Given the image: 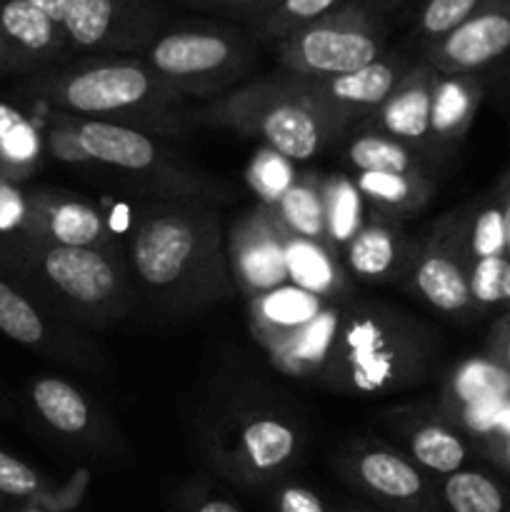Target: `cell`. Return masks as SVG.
<instances>
[{
    "label": "cell",
    "instance_id": "4316f807",
    "mask_svg": "<svg viewBox=\"0 0 510 512\" xmlns=\"http://www.w3.org/2000/svg\"><path fill=\"white\" fill-rule=\"evenodd\" d=\"M325 243L348 245L363 228V195L348 175H330L323 180Z\"/></svg>",
    "mask_w": 510,
    "mask_h": 512
},
{
    "label": "cell",
    "instance_id": "9c48e42d",
    "mask_svg": "<svg viewBox=\"0 0 510 512\" xmlns=\"http://www.w3.org/2000/svg\"><path fill=\"white\" fill-rule=\"evenodd\" d=\"M65 115V113H63ZM70 128L78 135L90 163L108 165L130 175H153L158 183L168 185L175 193H195L198 183L190 175L180 173L175 160L163 150L158 140L133 125L113 123V120H88L65 115Z\"/></svg>",
    "mask_w": 510,
    "mask_h": 512
},
{
    "label": "cell",
    "instance_id": "8d00e7d4",
    "mask_svg": "<svg viewBox=\"0 0 510 512\" xmlns=\"http://www.w3.org/2000/svg\"><path fill=\"white\" fill-rule=\"evenodd\" d=\"M50 485L43 475L15 455L0 450V495L18 503L38 508L50 495Z\"/></svg>",
    "mask_w": 510,
    "mask_h": 512
},
{
    "label": "cell",
    "instance_id": "7bdbcfd3",
    "mask_svg": "<svg viewBox=\"0 0 510 512\" xmlns=\"http://www.w3.org/2000/svg\"><path fill=\"white\" fill-rule=\"evenodd\" d=\"M500 208H503V225H505V255H510V178L505 180L503 193H500Z\"/></svg>",
    "mask_w": 510,
    "mask_h": 512
},
{
    "label": "cell",
    "instance_id": "9a60e30c",
    "mask_svg": "<svg viewBox=\"0 0 510 512\" xmlns=\"http://www.w3.org/2000/svg\"><path fill=\"white\" fill-rule=\"evenodd\" d=\"M348 475L360 490L400 512H438L423 473L398 453L383 448L360 450L350 458Z\"/></svg>",
    "mask_w": 510,
    "mask_h": 512
},
{
    "label": "cell",
    "instance_id": "603a6c76",
    "mask_svg": "<svg viewBox=\"0 0 510 512\" xmlns=\"http://www.w3.org/2000/svg\"><path fill=\"white\" fill-rule=\"evenodd\" d=\"M30 400L40 418L60 435L78 438L93 425V410L75 385L60 378H40L30 385Z\"/></svg>",
    "mask_w": 510,
    "mask_h": 512
},
{
    "label": "cell",
    "instance_id": "e0dca14e",
    "mask_svg": "<svg viewBox=\"0 0 510 512\" xmlns=\"http://www.w3.org/2000/svg\"><path fill=\"white\" fill-rule=\"evenodd\" d=\"M438 70L430 63H415L390 98L370 118L380 133L410 145H430V110Z\"/></svg>",
    "mask_w": 510,
    "mask_h": 512
},
{
    "label": "cell",
    "instance_id": "836d02e7",
    "mask_svg": "<svg viewBox=\"0 0 510 512\" xmlns=\"http://www.w3.org/2000/svg\"><path fill=\"white\" fill-rule=\"evenodd\" d=\"M458 240L470 263L483 258H495V255H505V225L500 198L483 205L473 218H468V223L458 233Z\"/></svg>",
    "mask_w": 510,
    "mask_h": 512
},
{
    "label": "cell",
    "instance_id": "5b68a950",
    "mask_svg": "<svg viewBox=\"0 0 510 512\" xmlns=\"http://www.w3.org/2000/svg\"><path fill=\"white\" fill-rule=\"evenodd\" d=\"M280 68L298 78H333L365 68L388 53V23L370 0H350L318 23L275 43Z\"/></svg>",
    "mask_w": 510,
    "mask_h": 512
},
{
    "label": "cell",
    "instance_id": "e575fe53",
    "mask_svg": "<svg viewBox=\"0 0 510 512\" xmlns=\"http://www.w3.org/2000/svg\"><path fill=\"white\" fill-rule=\"evenodd\" d=\"M483 3L485 0H423L415 20V33L423 50L433 48L445 35L460 28Z\"/></svg>",
    "mask_w": 510,
    "mask_h": 512
},
{
    "label": "cell",
    "instance_id": "bcb514c9",
    "mask_svg": "<svg viewBox=\"0 0 510 512\" xmlns=\"http://www.w3.org/2000/svg\"><path fill=\"white\" fill-rule=\"evenodd\" d=\"M345 512H370V510H365V508H355V505H348V508H345Z\"/></svg>",
    "mask_w": 510,
    "mask_h": 512
},
{
    "label": "cell",
    "instance_id": "d6986e66",
    "mask_svg": "<svg viewBox=\"0 0 510 512\" xmlns=\"http://www.w3.org/2000/svg\"><path fill=\"white\" fill-rule=\"evenodd\" d=\"M483 88L475 75H440L433 88L430 110V145L453 148L465 138L478 113Z\"/></svg>",
    "mask_w": 510,
    "mask_h": 512
},
{
    "label": "cell",
    "instance_id": "ba28073f",
    "mask_svg": "<svg viewBox=\"0 0 510 512\" xmlns=\"http://www.w3.org/2000/svg\"><path fill=\"white\" fill-rule=\"evenodd\" d=\"M415 343L405 335H393L375 315L360 318L340 335V348L333 343L328 363L335 378H345L360 393H378L385 388L415 380Z\"/></svg>",
    "mask_w": 510,
    "mask_h": 512
},
{
    "label": "cell",
    "instance_id": "d590c367",
    "mask_svg": "<svg viewBox=\"0 0 510 512\" xmlns=\"http://www.w3.org/2000/svg\"><path fill=\"white\" fill-rule=\"evenodd\" d=\"M470 293L480 308H510V255L470 263Z\"/></svg>",
    "mask_w": 510,
    "mask_h": 512
},
{
    "label": "cell",
    "instance_id": "cb8c5ba5",
    "mask_svg": "<svg viewBox=\"0 0 510 512\" xmlns=\"http://www.w3.org/2000/svg\"><path fill=\"white\" fill-rule=\"evenodd\" d=\"M270 213L285 233L325 243L323 180H318L315 175H298Z\"/></svg>",
    "mask_w": 510,
    "mask_h": 512
},
{
    "label": "cell",
    "instance_id": "d6a6232c",
    "mask_svg": "<svg viewBox=\"0 0 510 512\" xmlns=\"http://www.w3.org/2000/svg\"><path fill=\"white\" fill-rule=\"evenodd\" d=\"M510 373L493 360H473L458 368L450 380L445 400L455 405V410L465 405L485 403V400H508Z\"/></svg>",
    "mask_w": 510,
    "mask_h": 512
},
{
    "label": "cell",
    "instance_id": "4fadbf2b",
    "mask_svg": "<svg viewBox=\"0 0 510 512\" xmlns=\"http://www.w3.org/2000/svg\"><path fill=\"white\" fill-rule=\"evenodd\" d=\"M230 270L240 288L265 295L288 280L285 230L268 208L240 220L230 235Z\"/></svg>",
    "mask_w": 510,
    "mask_h": 512
},
{
    "label": "cell",
    "instance_id": "ac0fdd59",
    "mask_svg": "<svg viewBox=\"0 0 510 512\" xmlns=\"http://www.w3.org/2000/svg\"><path fill=\"white\" fill-rule=\"evenodd\" d=\"M298 435L285 420L250 418L235 438V473L245 483H260L278 475L293 460Z\"/></svg>",
    "mask_w": 510,
    "mask_h": 512
},
{
    "label": "cell",
    "instance_id": "ffe728a7",
    "mask_svg": "<svg viewBox=\"0 0 510 512\" xmlns=\"http://www.w3.org/2000/svg\"><path fill=\"white\" fill-rule=\"evenodd\" d=\"M405 260V235L385 223H370L345 245V265L360 280L380 283L393 278Z\"/></svg>",
    "mask_w": 510,
    "mask_h": 512
},
{
    "label": "cell",
    "instance_id": "2e32d148",
    "mask_svg": "<svg viewBox=\"0 0 510 512\" xmlns=\"http://www.w3.org/2000/svg\"><path fill=\"white\" fill-rule=\"evenodd\" d=\"M470 260L460 245L458 233H443L428 243L420 253L415 265L413 283L415 290L428 300L433 308L443 313L460 315L473 308V293H470Z\"/></svg>",
    "mask_w": 510,
    "mask_h": 512
},
{
    "label": "cell",
    "instance_id": "60d3db41",
    "mask_svg": "<svg viewBox=\"0 0 510 512\" xmlns=\"http://www.w3.org/2000/svg\"><path fill=\"white\" fill-rule=\"evenodd\" d=\"M275 505H278V512H333L318 493L303 485H283L278 490Z\"/></svg>",
    "mask_w": 510,
    "mask_h": 512
},
{
    "label": "cell",
    "instance_id": "277c9868",
    "mask_svg": "<svg viewBox=\"0 0 510 512\" xmlns=\"http://www.w3.org/2000/svg\"><path fill=\"white\" fill-rule=\"evenodd\" d=\"M0 270L55 295L80 318H118L128 308V280L105 248L0 238Z\"/></svg>",
    "mask_w": 510,
    "mask_h": 512
},
{
    "label": "cell",
    "instance_id": "4dcf8cb0",
    "mask_svg": "<svg viewBox=\"0 0 510 512\" xmlns=\"http://www.w3.org/2000/svg\"><path fill=\"white\" fill-rule=\"evenodd\" d=\"M350 0H275L263 15H260L253 25L255 35L265 43H278V40L288 38L295 30L305 28V25L318 23L325 15L335 13Z\"/></svg>",
    "mask_w": 510,
    "mask_h": 512
},
{
    "label": "cell",
    "instance_id": "7402d4cb",
    "mask_svg": "<svg viewBox=\"0 0 510 512\" xmlns=\"http://www.w3.org/2000/svg\"><path fill=\"white\" fill-rule=\"evenodd\" d=\"M43 138L20 110L0 100V180L23 183L38 170Z\"/></svg>",
    "mask_w": 510,
    "mask_h": 512
},
{
    "label": "cell",
    "instance_id": "6da1fadb",
    "mask_svg": "<svg viewBox=\"0 0 510 512\" xmlns=\"http://www.w3.org/2000/svg\"><path fill=\"white\" fill-rule=\"evenodd\" d=\"M20 93L75 118L113 120L145 133H175L180 128L170 108L183 93L165 83L143 58L55 65L30 75Z\"/></svg>",
    "mask_w": 510,
    "mask_h": 512
},
{
    "label": "cell",
    "instance_id": "c3c4849f",
    "mask_svg": "<svg viewBox=\"0 0 510 512\" xmlns=\"http://www.w3.org/2000/svg\"><path fill=\"white\" fill-rule=\"evenodd\" d=\"M0 75H5V68H3V58H0Z\"/></svg>",
    "mask_w": 510,
    "mask_h": 512
},
{
    "label": "cell",
    "instance_id": "ee69618b",
    "mask_svg": "<svg viewBox=\"0 0 510 512\" xmlns=\"http://www.w3.org/2000/svg\"><path fill=\"white\" fill-rule=\"evenodd\" d=\"M193 512H240V510L223 498H208V500H200V503L193 508Z\"/></svg>",
    "mask_w": 510,
    "mask_h": 512
},
{
    "label": "cell",
    "instance_id": "52a82bcc",
    "mask_svg": "<svg viewBox=\"0 0 510 512\" xmlns=\"http://www.w3.org/2000/svg\"><path fill=\"white\" fill-rule=\"evenodd\" d=\"M63 28L73 53H143L163 33L158 0H30Z\"/></svg>",
    "mask_w": 510,
    "mask_h": 512
},
{
    "label": "cell",
    "instance_id": "8fae6325",
    "mask_svg": "<svg viewBox=\"0 0 510 512\" xmlns=\"http://www.w3.org/2000/svg\"><path fill=\"white\" fill-rule=\"evenodd\" d=\"M413 65L415 63H410L405 55L388 50L383 58L353 73L315 80L300 78V83L333 118H338L348 128L355 118H370L390 98V93L398 88Z\"/></svg>",
    "mask_w": 510,
    "mask_h": 512
},
{
    "label": "cell",
    "instance_id": "7c38bea8",
    "mask_svg": "<svg viewBox=\"0 0 510 512\" xmlns=\"http://www.w3.org/2000/svg\"><path fill=\"white\" fill-rule=\"evenodd\" d=\"M73 55L63 28L30 0H0V58L5 73L35 75Z\"/></svg>",
    "mask_w": 510,
    "mask_h": 512
},
{
    "label": "cell",
    "instance_id": "d4e9b609",
    "mask_svg": "<svg viewBox=\"0 0 510 512\" xmlns=\"http://www.w3.org/2000/svg\"><path fill=\"white\" fill-rule=\"evenodd\" d=\"M355 185L363 200L390 215L413 213L430 195V183L420 173H358Z\"/></svg>",
    "mask_w": 510,
    "mask_h": 512
},
{
    "label": "cell",
    "instance_id": "44dd1931",
    "mask_svg": "<svg viewBox=\"0 0 510 512\" xmlns=\"http://www.w3.org/2000/svg\"><path fill=\"white\" fill-rule=\"evenodd\" d=\"M0 333L18 345L33 350H58L60 340L53 338L43 310L28 298L18 283L0 270Z\"/></svg>",
    "mask_w": 510,
    "mask_h": 512
},
{
    "label": "cell",
    "instance_id": "f546056e",
    "mask_svg": "<svg viewBox=\"0 0 510 512\" xmlns=\"http://www.w3.org/2000/svg\"><path fill=\"white\" fill-rule=\"evenodd\" d=\"M443 503L450 512H510V493L478 470H460L445 478Z\"/></svg>",
    "mask_w": 510,
    "mask_h": 512
},
{
    "label": "cell",
    "instance_id": "f35d334b",
    "mask_svg": "<svg viewBox=\"0 0 510 512\" xmlns=\"http://www.w3.org/2000/svg\"><path fill=\"white\" fill-rule=\"evenodd\" d=\"M28 220V195L20 193L15 183L0 180V238H23Z\"/></svg>",
    "mask_w": 510,
    "mask_h": 512
},
{
    "label": "cell",
    "instance_id": "f1b7e54d",
    "mask_svg": "<svg viewBox=\"0 0 510 512\" xmlns=\"http://www.w3.org/2000/svg\"><path fill=\"white\" fill-rule=\"evenodd\" d=\"M345 155L358 173H418L413 150L380 130L353 135Z\"/></svg>",
    "mask_w": 510,
    "mask_h": 512
},
{
    "label": "cell",
    "instance_id": "30bf717a",
    "mask_svg": "<svg viewBox=\"0 0 510 512\" xmlns=\"http://www.w3.org/2000/svg\"><path fill=\"white\" fill-rule=\"evenodd\" d=\"M510 53V0H485L460 28L425 50L440 75H475Z\"/></svg>",
    "mask_w": 510,
    "mask_h": 512
},
{
    "label": "cell",
    "instance_id": "b9f144b4",
    "mask_svg": "<svg viewBox=\"0 0 510 512\" xmlns=\"http://www.w3.org/2000/svg\"><path fill=\"white\" fill-rule=\"evenodd\" d=\"M490 353H493V363L510 373V315H505L490 333Z\"/></svg>",
    "mask_w": 510,
    "mask_h": 512
},
{
    "label": "cell",
    "instance_id": "8992f818",
    "mask_svg": "<svg viewBox=\"0 0 510 512\" xmlns=\"http://www.w3.org/2000/svg\"><path fill=\"white\" fill-rule=\"evenodd\" d=\"M143 60L183 95H208L235 83L253 60L248 38L220 23H185L163 30Z\"/></svg>",
    "mask_w": 510,
    "mask_h": 512
},
{
    "label": "cell",
    "instance_id": "ab89813d",
    "mask_svg": "<svg viewBox=\"0 0 510 512\" xmlns=\"http://www.w3.org/2000/svg\"><path fill=\"white\" fill-rule=\"evenodd\" d=\"M183 5L195 10H205V13L215 15H230V18L248 20L255 23L275 0H180Z\"/></svg>",
    "mask_w": 510,
    "mask_h": 512
},
{
    "label": "cell",
    "instance_id": "1f68e13d",
    "mask_svg": "<svg viewBox=\"0 0 510 512\" xmlns=\"http://www.w3.org/2000/svg\"><path fill=\"white\" fill-rule=\"evenodd\" d=\"M408 445L415 463L423 465L430 473H460L465 460H468V450H465L463 440H460L453 430L443 428V425L438 423L418 425V428L410 433Z\"/></svg>",
    "mask_w": 510,
    "mask_h": 512
},
{
    "label": "cell",
    "instance_id": "5bb4252c",
    "mask_svg": "<svg viewBox=\"0 0 510 512\" xmlns=\"http://www.w3.org/2000/svg\"><path fill=\"white\" fill-rule=\"evenodd\" d=\"M25 240L65 248H105L108 230L93 205L53 190L28 193V220L23 230Z\"/></svg>",
    "mask_w": 510,
    "mask_h": 512
},
{
    "label": "cell",
    "instance_id": "7a4b0ae2",
    "mask_svg": "<svg viewBox=\"0 0 510 512\" xmlns=\"http://www.w3.org/2000/svg\"><path fill=\"white\" fill-rule=\"evenodd\" d=\"M130 265L140 288L170 308L218 298L225 288L218 220L195 203L155 208L133 230Z\"/></svg>",
    "mask_w": 510,
    "mask_h": 512
},
{
    "label": "cell",
    "instance_id": "74e56055",
    "mask_svg": "<svg viewBox=\"0 0 510 512\" xmlns=\"http://www.w3.org/2000/svg\"><path fill=\"white\" fill-rule=\"evenodd\" d=\"M298 175L290 168V160L283 158L280 153L270 150L265 145L258 155H255L253 165L248 170V180L253 185L255 193L265 200L268 205H275L280 198H283L285 190L293 185V180Z\"/></svg>",
    "mask_w": 510,
    "mask_h": 512
},
{
    "label": "cell",
    "instance_id": "3957f363",
    "mask_svg": "<svg viewBox=\"0 0 510 512\" xmlns=\"http://www.w3.org/2000/svg\"><path fill=\"white\" fill-rule=\"evenodd\" d=\"M200 115L210 125H225L263 138L270 150L290 163L315 158L345 130V125L305 90L300 78L285 70L243 85Z\"/></svg>",
    "mask_w": 510,
    "mask_h": 512
},
{
    "label": "cell",
    "instance_id": "83f0119b",
    "mask_svg": "<svg viewBox=\"0 0 510 512\" xmlns=\"http://www.w3.org/2000/svg\"><path fill=\"white\" fill-rule=\"evenodd\" d=\"M255 313H258L260 323L268 328V333L280 340L300 330L303 325H308L310 320L318 318L320 300L318 295L308 293V290L298 288V285L295 288L280 285V288L260 295Z\"/></svg>",
    "mask_w": 510,
    "mask_h": 512
},
{
    "label": "cell",
    "instance_id": "484cf974",
    "mask_svg": "<svg viewBox=\"0 0 510 512\" xmlns=\"http://www.w3.org/2000/svg\"><path fill=\"white\" fill-rule=\"evenodd\" d=\"M285 260H288V278L298 288L308 290L318 298L335 295L340 285V273L323 245L285 233Z\"/></svg>",
    "mask_w": 510,
    "mask_h": 512
},
{
    "label": "cell",
    "instance_id": "7dc6e473",
    "mask_svg": "<svg viewBox=\"0 0 510 512\" xmlns=\"http://www.w3.org/2000/svg\"><path fill=\"white\" fill-rule=\"evenodd\" d=\"M18 512H45V510H38V508H30V505H25V508L18 510Z\"/></svg>",
    "mask_w": 510,
    "mask_h": 512
},
{
    "label": "cell",
    "instance_id": "f6af8a7d",
    "mask_svg": "<svg viewBox=\"0 0 510 512\" xmlns=\"http://www.w3.org/2000/svg\"><path fill=\"white\" fill-rule=\"evenodd\" d=\"M495 455L500 458V463L508 465V468H510V440H508V443L503 440V445H500V448H495Z\"/></svg>",
    "mask_w": 510,
    "mask_h": 512
}]
</instances>
